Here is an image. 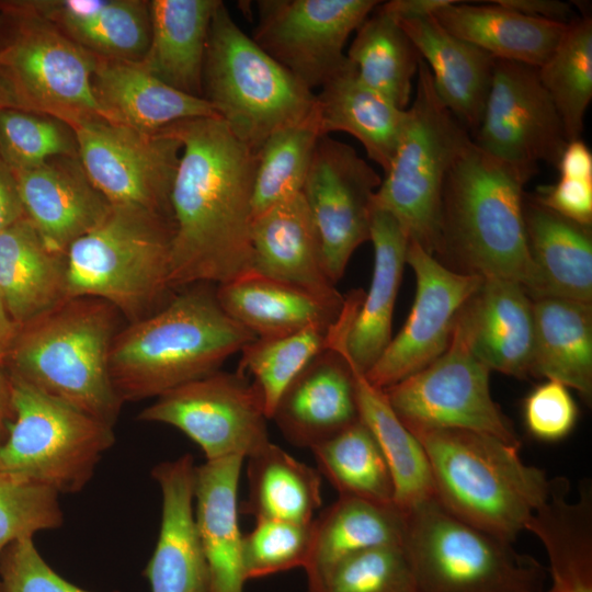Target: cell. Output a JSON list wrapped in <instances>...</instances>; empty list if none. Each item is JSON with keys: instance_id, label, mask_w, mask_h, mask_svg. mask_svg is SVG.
Here are the masks:
<instances>
[{"instance_id": "1", "label": "cell", "mask_w": 592, "mask_h": 592, "mask_svg": "<svg viewBox=\"0 0 592 592\" xmlns=\"http://www.w3.org/2000/svg\"><path fill=\"white\" fill-rule=\"evenodd\" d=\"M182 145L172 184V289L251 271L255 152L218 116L167 126Z\"/></svg>"}, {"instance_id": "2", "label": "cell", "mask_w": 592, "mask_h": 592, "mask_svg": "<svg viewBox=\"0 0 592 592\" xmlns=\"http://www.w3.org/2000/svg\"><path fill=\"white\" fill-rule=\"evenodd\" d=\"M530 180L471 140L445 178L435 253L457 272L517 282L534 299L537 277L524 223Z\"/></svg>"}, {"instance_id": "3", "label": "cell", "mask_w": 592, "mask_h": 592, "mask_svg": "<svg viewBox=\"0 0 592 592\" xmlns=\"http://www.w3.org/2000/svg\"><path fill=\"white\" fill-rule=\"evenodd\" d=\"M257 337L220 307L216 287H184L115 335L110 375L123 400L139 401L219 369Z\"/></svg>"}, {"instance_id": "4", "label": "cell", "mask_w": 592, "mask_h": 592, "mask_svg": "<svg viewBox=\"0 0 592 592\" xmlns=\"http://www.w3.org/2000/svg\"><path fill=\"white\" fill-rule=\"evenodd\" d=\"M409 431L425 451L435 499L469 525L513 544L548 498L550 479L522 460L520 446L463 429Z\"/></svg>"}, {"instance_id": "5", "label": "cell", "mask_w": 592, "mask_h": 592, "mask_svg": "<svg viewBox=\"0 0 592 592\" xmlns=\"http://www.w3.org/2000/svg\"><path fill=\"white\" fill-rule=\"evenodd\" d=\"M121 317L100 298H67L20 328L4 362L9 375L114 426L124 402L110 353Z\"/></svg>"}, {"instance_id": "6", "label": "cell", "mask_w": 592, "mask_h": 592, "mask_svg": "<svg viewBox=\"0 0 592 592\" xmlns=\"http://www.w3.org/2000/svg\"><path fill=\"white\" fill-rule=\"evenodd\" d=\"M203 99L253 152L276 130L317 116L316 93L243 33L223 1L209 26Z\"/></svg>"}, {"instance_id": "7", "label": "cell", "mask_w": 592, "mask_h": 592, "mask_svg": "<svg viewBox=\"0 0 592 592\" xmlns=\"http://www.w3.org/2000/svg\"><path fill=\"white\" fill-rule=\"evenodd\" d=\"M172 219L112 206L106 218L67 250L68 297H95L129 322L156 311L172 289Z\"/></svg>"}, {"instance_id": "8", "label": "cell", "mask_w": 592, "mask_h": 592, "mask_svg": "<svg viewBox=\"0 0 592 592\" xmlns=\"http://www.w3.org/2000/svg\"><path fill=\"white\" fill-rule=\"evenodd\" d=\"M0 91L8 109L52 116L71 128L103 118L91 86L98 57L29 0L0 2Z\"/></svg>"}, {"instance_id": "9", "label": "cell", "mask_w": 592, "mask_h": 592, "mask_svg": "<svg viewBox=\"0 0 592 592\" xmlns=\"http://www.w3.org/2000/svg\"><path fill=\"white\" fill-rule=\"evenodd\" d=\"M403 549L419 592H540L547 568L459 520L435 498L405 511Z\"/></svg>"}, {"instance_id": "10", "label": "cell", "mask_w": 592, "mask_h": 592, "mask_svg": "<svg viewBox=\"0 0 592 592\" xmlns=\"http://www.w3.org/2000/svg\"><path fill=\"white\" fill-rule=\"evenodd\" d=\"M473 140L437 96L420 60L414 96L390 166L372 205L392 215L409 237L435 254L445 178Z\"/></svg>"}, {"instance_id": "11", "label": "cell", "mask_w": 592, "mask_h": 592, "mask_svg": "<svg viewBox=\"0 0 592 592\" xmlns=\"http://www.w3.org/2000/svg\"><path fill=\"white\" fill-rule=\"evenodd\" d=\"M10 379L13 420L0 446V475L58 493L81 491L115 442L113 426L22 379Z\"/></svg>"}, {"instance_id": "12", "label": "cell", "mask_w": 592, "mask_h": 592, "mask_svg": "<svg viewBox=\"0 0 592 592\" xmlns=\"http://www.w3.org/2000/svg\"><path fill=\"white\" fill-rule=\"evenodd\" d=\"M490 372L474 353L460 312L444 353L384 391L409 430H470L520 446L511 421L491 397Z\"/></svg>"}, {"instance_id": "13", "label": "cell", "mask_w": 592, "mask_h": 592, "mask_svg": "<svg viewBox=\"0 0 592 592\" xmlns=\"http://www.w3.org/2000/svg\"><path fill=\"white\" fill-rule=\"evenodd\" d=\"M138 419L177 428L201 447L206 460L247 458L270 442L262 396L239 371L218 369L174 387Z\"/></svg>"}, {"instance_id": "14", "label": "cell", "mask_w": 592, "mask_h": 592, "mask_svg": "<svg viewBox=\"0 0 592 592\" xmlns=\"http://www.w3.org/2000/svg\"><path fill=\"white\" fill-rule=\"evenodd\" d=\"M72 130L86 173L112 206L172 219L170 196L182 145L167 127L143 133L95 118Z\"/></svg>"}, {"instance_id": "15", "label": "cell", "mask_w": 592, "mask_h": 592, "mask_svg": "<svg viewBox=\"0 0 592 592\" xmlns=\"http://www.w3.org/2000/svg\"><path fill=\"white\" fill-rule=\"evenodd\" d=\"M252 39L314 91L349 62L352 32L380 3L376 0H261Z\"/></svg>"}, {"instance_id": "16", "label": "cell", "mask_w": 592, "mask_h": 592, "mask_svg": "<svg viewBox=\"0 0 592 592\" xmlns=\"http://www.w3.org/2000/svg\"><path fill=\"white\" fill-rule=\"evenodd\" d=\"M474 144L531 179L538 163L557 166L569 143L536 67L496 59Z\"/></svg>"}, {"instance_id": "17", "label": "cell", "mask_w": 592, "mask_h": 592, "mask_svg": "<svg viewBox=\"0 0 592 592\" xmlns=\"http://www.w3.org/2000/svg\"><path fill=\"white\" fill-rule=\"evenodd\" d=\"M382 179L350 145L321 136L301 190L335 284L354 251L369 241L372 202Z\"/></svg>"}, {"instance_id": "18", "label": "cell", "mask_w": 592, "mask_h": 592, "mask_svg": "<svg viewBox=\"0 0 592 592\" xmlns=\"http://www.w3.org/2000/svg\"><path fill=\"white\" fill-rule=\"evenodd\" d=\"M406 262L415 274L410 314L378 361L365 374L386 388L426 367L447 349L456 321L482 277L448 269L418 242L409 240Z\"/></svg>"}, {"instance_id": "19", "label": "cell", "mask_w": 592, "mask_h": 592, "mask_svg": "<svg viewBox=\"0 0 592 592\" xmlns=\"http://www.w3.org/2000/svg\"><path fill=\"white\" fill-rule=\"evenodd\" d=\"M369 241L374 248L368 292L352 314L344 310L330 327L328 348H335L366 374L391 341L395 303L402 278L409 237L389 213L372 205Z\"/></svg>"}, {"instance_id": "20", "label": "cell", "mask_w": 592, "mask_h": 592, "mask_svg": "<svg viewBox=\"0 0 592 592\" xmlns=\"http://www.w3.org/2000/svg\"><path fill=\"white\" fill-rule=\"evenodd\" d=\"M13 173L25 216L44 241L64 254L111 212L112 205L93 185L79 156L54 157Z\"/></svg>"}, {"instance_id": "21", "label": "cell", "mask_w": 592, "mask_h": 592, "mask_svg": "<svg viewBox=\"0 0 592 592\" xmlns=\"http://www.w3.org/2000/svg\"><path fill=\"white\" fill-rule=\"evenodd\" d=\"M195 467L193 456L184 454L151 471L162 496L158 540L143 571L151 592H209L194 515Z\"/></svg>"}, {"instance_id": "22", "label": "cell", "mask_w": 592, "mask_h": 592, "mask_svg": "<svg viewBox=\"0 0 592 592\" xmlns=\"http://www.w3.org/2000/svg\"><path fill=\"white\" fill-rule=\"evenodd\" d=\"M251 244L252 272L301 288L330 305L344 304L326 271L320 238L301 192L253 217Z\"/></svg>"}, {"instance_id": "23", "label": "cell", "mask_w": 592, "mask_h": 592, "mask_svg": "<svg viewBox=\"0 0 592 592\" xmlns=\"http://www.w3.org/2000/svg\"><path fill=\"white\" fill-rule=\"evenodd\" d=\"M358 419L352 368L334 348L320 352L297 375L271 417L286 441L308 449Z\"/></svg>"}, {"instance_id": "24", "label": "cell", "mask_w": 592, "mask_h": 592, "mask_svg": "<svg viewBox=\"0 0 592 592\" xmlns=\"http://www.w3.org/2000/svg\"><path fill=\"white\" fill-rule=\"evenodd\" d=\"M91 86L105 121L143 133H156L184 119L218 116L208 101L166 84L138 61L98 57Z\"/></svg>"}, {"instance_id": "25", "label": "cell", "mask_w": 592, "mask_h": 592, "mask_svg": "<svg viewBox=\"0 0 592 592\" xmlns=\"http://www.w3.org/2000/svg\"><path fill=\"white\" fill-rule=\"evenodd\" d=\"M470 346L490 371L530 375L534 346L533 299L517 282L482 277L464 307Z\"/></svg>"}, {"instance_id": "26", "label": "cell", "mask_w": 592, "mask_h": 592, "mask_svg": "<svg viewBox=\"0 0 592 592\" xmlns=\"http://www.w3.org/2000/svg\"><path fill=\"white\" fill-rule=\"evenodd\" d=\"M397 21L428 65L437 96L473 136L483 114L496 58L449 33L433 16Z\"/></svg>"}, {"instance_id": "27", "label": "cell", "mask_w": 592, "mask_h": 592, "mask_svg": "<svg viewBox=\"0 0 592 592\" xmlns=\"http://www.w3.org/2000/svg\"><path fill=\"white\" fill-rule=\"evenodd\" d=\"M244 457L206 460L195 467V523L208 568L209 592H244L243 534L238 487Z\"/></svg>"}, {"instance_id": "28", "label": "cell", "mask_w": 592, "mask_h": 592, "mask_svg": "<svg viewBox=\"0 0 592 592\" xmlns=\"http://www.w3.org/2000/svg\"><path fill=\"white\" fill-rule=\"evenodd\" d=\"M0 296L20 327L69 298L66 254L52 249L26 216L0 232Z\"/></svg>"}, {"instance_id": "29", "label": "cell", "mask_w": 592, "mask_h": 592, "mask_svg": "<svg viewBox=\"0 0 592 592\" xmlns=\"http://www.w3.org/2000/svg\"><path fill=\"white\" fill-rule=\"evenodd\" d=\"M584 482L570 500L569 481L551 479L545 503L525 531L546 550L548 580L540 592H592V491Z\"/></svg>"}, {"instance_id": "30", "label": "cell", "mask_w": 592, "mask_h": 592, "mask_svg": "<svg viewBox=\"0 0 592 592\" xmlns=\"http://www.w3.org/2000/svg\"><path fill=\"white\" fill-rule=\"evenodd\" d=\"M41 15L98 57L140 61L151 35L149 1L29 0Z\"/></svg>"}, {"instance_id": "31", "label": "cell", "mask_w": 592, "mask_h": 592, "mask_svg": "<svg viewBox=\"0 0 592 592\" xmlns=\"http://www.w3.org/2000/svg\"><path fill=\"white\" fill-rule=\"evenodd\" d=\"M220 0L149 1L151 35L139 65L166 84L203 98V70L213 14Z\"/></svg>"}, {"instance_id": "32", "label": "cell", "mask_w": 592, "mask_h": 592, "mask_svg": "<svg viewBox=\"0 0 592 592\" xmlns=\"http://www.w3.org/2000/svg\"><path fill=\"white\" fill-rule=\"evenodd\" d=\"M433 18L449 33L496 59L536 68L549 58L569 24L530 18L494 0L481 4L455 0Z\"/></svg>"}, {"instance_id": "33", "label": "cell", "mask_w": 592, "mask_h": 592, "mask_svg": "<svg viewBox=\"0 0 592 592\" xmlns=\"http://www.w3.org/2000/svg\"><path fill=\"white\" fill-rule=\"evenodd\" d=\"M524 223L537 277L535 298L550 296L591 304L590 227L574 223L533 198L524 200Z\"/></svg>"}, {"instance_id": "34", "label": "cell", "mask_w": 592, "mask_h": 592, "mask_svg": "<svg viewBox=\"0 0 592 592\" xmlns=\"http://www.w3.org/2000/svg\"><path fill=\"white\" fill-rule=\"evenodd\" d=\"M316 101L321 135L332 132L350 134L385 173L403 130L407 110L396 107L367 88L350 60L320 88Z\"/></svg>"}, {"instance_id": "35", "label": "cell", "mask_w": 592, "mask_h": 592, "mask_svg": "<svg viewBox=\"0 0 592 592\" xmlns=\"http://www.w3.org/2000/svg\"><path fill=\"white\" fill-rule=\"evenodd\" d=\"M216 297L223 310L257 338L280 337L311 325L331 326L344 306L252 271L218 284Z\"/></svg>"}, {"instance_id": "36", "label": "cell", "mask_w": 592, "mask_h": 592, "mask_svg": "<svg viewBox=\"0 0 592 592\" xmlns=\"http://www.w3.org/2000/svg\"><path fill=\"white\" fill-rule=\"evenodd\" d=\"M530 375L559 382L589 402L592 396V306L558 297L533 299Z\"/></svg>"}, {"instance_id": "37", "label": "cell", "mask_w": 592, "mask_h": 592, "mask_svg": "<svg viewBox=\"0 0 592 592\" xmlns=\"http://www.w3.org/2000/svg\"><path fill=\"white\" fill-rule=\"evenodd\" d=\"M405 530V513L395 504L338 496L312 522L311 549L304 568L307 584L354 554L402 545Z\"/></svg>"}, {"instance_id": "38", "label": "cell", "mask_w": 592, "mask_h": 592, "mask_svg": "<svg viewBox=\"0 0 592 592\" xmlns=\"http://www.w3.org/2000/svg\"><path fill=\"white\" fill-rule=\"evenodd\" d=\"M348 362L354 375L358 417L372 432L385 457L394 485L395 505L405 512L435 498L423 446L395 413L384 389L373 385L364 373Z\"/></svg>"}, {"instance_id": "39", "label": "cell", "mask_w": 592, "mask_h": 592, "mask_svg": "<svg viewBox=\"0 0 592 592\" xmlns=\"http://www.w3.org/2000/svg\"><path fill=\"white\" fill-rule=\"evenodd\" d=\"M247 464L248 497L239 512L254 520L310 523L321 506V475L271 441Z\"/></svg>"}, {"instance_id": "40", "label": "cell", "mask_w": 592, "mask_h": 592, "mask_svg": "<svg viewBox=\"0 0 592 592\" xmlns=\"http://www.w3.org/2000/svg\"><path fill=\"white\" fill-rule=\"evenodd\" d=\"M346 57L367 88L396 107L408 109L421 57L398 21L380 4L357 27Z\"/></svg>"}, {"instance_id": "41", "label": "cell", "mask_w": 592, "mask_h": 592, "mask_svg": "<svg viewBox=\"0 0 592 592\" xmlns=\"http://www.w3.org/2000/svg\"><path fill=\"white\" fill-rule=\"evenodd\" d=\"M310 451L318 471L338 496L395 504L394 485L385 457L372 432L360 419Z\"/></svg>"}, {"instance_id": "42", "label": "cell", "mask_w": 592, "mask_h": 592, "mask_svg": "<svg viewBox=\"0 0 592 592\" xmlns=\"http://www.w3.org/2000/svg\"><path fill=\"white\" fill-rule=\"evenodd\" d=\"M537 70L568 141L579 139L592 99L591 18L583 15L572 20L553 54Z\"/></svg>"}, {"instance_id": "43", "label": "cell", "mask_w": 592, "mask_h": 592, "mask_svg": "<svg viewBox=\"0 0 592 592\" xmlns=\"http://www.w3.org/2000/svg\"><path fill=\"white\" fill-rule=\"evenodd\" d=\"M317 116L273 133L255 152L252 215L301 192L321 137Z\"/></svg>"}, {"instance_id": "44", "label": "cell", "mask_w": 592, "mask_h": 592, "mask_svg": "<svg viewBox=\"0 0 592 592\" xmlns=\"http://www.w3.org/2000/svg\"><path fill=\"white\" fill-rule=\"evenodd\" d=\"M331 326L311 325L280 337L255 338L241 349L238 371L252 375L269 420L284 390L328 348Z\"/></svg>"}, {"instance_id": "45", "label": "cell", "mask_w": 592, "mask_h": 592, "mask_svg": "<svg viewBox=\"0 0 592 592\" xmlns=\"http://www.w3.org/2000/svg\"><path fill=\"white\" fill-rule=\"evenodd\" d=\"M0 155L15 171L43 164L54 157H78L72 128L52 116L16 109L0 110Z\"/></svg>"}, {"instance_id": "46", "label": "cell", "mask_w": 592, "mask_h": 592, "mask_svg": "<svg viewBox=\"0 0 592 592\" xmlns=\"http://www.w3.org/2000/svg\"><path fill=\"white\" fill-rule=\"evenodd\" d=\"M307 592H419L402 545L354 554L307 584Z\"/></svg>"}, {"instance_id": "47", "label": "cell", "mask_w": 592, "mask_h": 592, "mask_svg": "<svg viewBox=\"0 0 592 592\" xmlns=\"http://www.w3.org/2000/svg\"><path fill=\"white\" fill-rule=\"evenodd\" d=\"M312 522L255 520L253 530L243 535L242 542L247 581L304 569L311 549Z\"/></svg>"}, {"instance_id": "48", "label": "cell", "mask_w": 592, "mask_h": 592, "mask_svg": "<svg viewBox=\"0 0 592 592\" xmlns=\"http://www.w3.org/2000/svg\"><path fill=\"white\" fill-rule=\"evenodd\" d=\"M59 493L31 481L0 475V557L13 542L59 527ZM0 592H2L0 582Z\"/></svg>"}, {"instance_id": "49", "label": "cell", "mask_w": 592, "mask_h": 592, "mask_svg": "<svg viewBox=\"0 0 592 592\" xmlns=\"http://www.w3.org/2000/svg\"><path fill=\"white\" fill-rule=\"evenodd\" d=\"M0 582L2 592H91L54 571L37 551L33 537L20 538L3 550Z\"/></svg>"}, {"instance_id": "50", "label": "cell", "mask_w": 592, "mask_h": 592, "mask_svg": "<svg viewBox=\"0 0 592 592\" xmlns=\"http://www.w3.org/2000/svg\"><path fill=\"white\" fill-rule=\"evenodd\" d=\"M523 417L530 434L543 442L568 436L578 420V407L563 384L546 379L525 398Z\"/></svg>"}, {"instance_id": "51", "label": "cell", "mask_w": 592, "mask_h": 592, "mask_svg": "<svg viewBox=\"0 0 592 592\" xmlns=\"http://www.w3.org/2000/svg\"><path fill=\"white\" fill-rule=\"evenodd\" d=\"M533 200L574 223L591 227L592 179L560 175L555 184L540 186Z\"/></svg>"}, {"instance_id": "52", "label": "cell", "mask_w": 592, "mask_h": 592, "mask_svg": "<svg viewBox=\"0 0 592 592\" xmlns=\"http://www.w3.org/2000/svg\"><path fill=\"white\" fill-rule=\"evenodd\" d=\"M497 3L530 18L568 24L572 21L569 3L558 0H494Z\"/></svg>"}, {"instance_id": "53", "label": "cell", "mask_w": 592, "mask_h": 592, "mask_svg": "<svg viewBox=\"0 0 592 592\" xmlns=\"http://www.w3.org/2000/svg\"><path fill=\"white\" fill-rule=\"evenodd\" d=\"M23 216L14 173L0 155V232Z\"/></svg>"}, {"instance_id": "54", "label": "cell", "mask_w": 592, "mask_h": 592, "mask_svg": "<svg viewBox=\"0 0 592 592\" xmlns=\"http://www.w3.org/2000/svg\"><path fill=\"white\" fill-rule=\"evenodd\" d=\"M561 177L592 179V153L587 144L579 139L569 141L557 162Z\"/></svg>"}, {"instance_id": "55", "label": "cell", "mask_w": 592, "mask_h": 592, "mask_svg": "<svg viewBox=\"0 0 592 592\" xmlns=\"http://www.w3.org/2000/svg\"><path fill=\"white\" fill-rule=\"evenodd\" d=\"M455 0H391L380 4L396 20L433 16L441 8Z\"/></svg>"}, {"instance_id": "56", "label": "cell", "mask_w": 592, "mask_h": 592, "mask_svg": "<svg viewBox=\"0 0 592 592\" xmlns=\"http://www.w3.org/2000/svg\"><path fill=\"white\" fill-rule=\"evenodd\" d=\"M12 420V384L9 374L0 367V446L8 435V426Z\"/></svg>"}, {"instance_id": "57", "label": "cell", "mask_w": 592, "mask_h": 592, "mask_svg": "<svg viewBox=\"0 0 592 592\" xmlns=\"http://www.w3.org/2000/svg\"><path fill=\"white\" fill-rule=\"evenodd\" d=\"M20 328L10 316L0 296V367L4 364Z\"/></svg>"}, {"instance_id": "58", "label": "cell", "mask_w": 592, "mask_h": 592, "mask_svg": "<svg viewBox=\"0 0 592 592\" xmlns=\"http://www.w3.org/2000/svg\"><path fill=\"white\" fill-rule=\"evenodd\" d=\"M1 109H8V105H7V102H5L1 91H0V110Z\"/></svg>"}, {"instance_id": "59", "label": "cell", "mask_w": 592, "mask_h": 592, "mask_svg": "<svg viewBox=\"0 0 592 592\" xmlns=\"http://www.w3.org/2000/svg\"><path fill=\"white\" fill-rule=\"evenodd\" d=\"M3 61V54L0 52V64Z\"/></svg>"}]
</instances>
